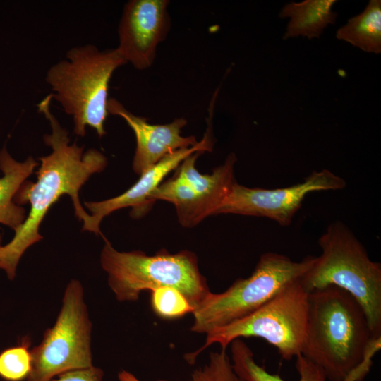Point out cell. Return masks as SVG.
<instances>
[{"label": "cell", "mask_w": 381, "mask_h": 381, "mask_svg": "<svg viewBox=\"0 0 381 381\" xmlns=\"http://www.w3.org/2000/svg\"><path fill=\"white\" fill-rule=\"evenodd\" d=\"M52 97L49 94L37 105L51 126V133L44 135L52 152L41 157L36 182L25 181L14 201L18 205L30 204V211L23 224L15 231L13 239L1 246L0 269L9 279L16 276V267L25 251L43 238L39 232L40 226L53 204L63 195L71 197L75 215L84 222L89 214L83 209L79 199V190L94 174L102 171L107 159L96 149L84 152L83 147L76 143L70 144L68 131L64 128L51 111Z\"/></svg>", "instance_id": "obj_1"}, {"label": "cell", "mask_w": 381, "mask_h": 381, "mask_svg": "<svg viewBox=\"0 0 381 381\" xmlns=\"http://www.w3.org/2000/svg\"><path fill=\"white\" fill-rule=\"evenodd\" d=\"M365 312L346 291L327 286L308 295L306 334L301 354L329 381H341L380 348Z\"/></svg>", "instance_id": "obj_2"}, {"label": "cell", "mask_w": 381, "mask_h": 381, "mask_svg": "<svg viewBox=\"0 0 381 381\" xmlns=\"http://www.w3.org/2000/svg\"><path fill=\"white\" fill-rule=\"evenodd\" d=\"M126 64L116 49L101 51L85 44L71 48L66 59L47 70L52 99L72 116L75 134L84 136L87 126L100 138L106 134L109 84L114 72Z\"/></svg>", "instance_id": "obj_3"}, {"label": "cell", "mask_w": 381, "mask_h": 381, "mask_svg": "<svg viewBox=\"0 0 381 381\" xmlns=\"http://www.w3.org/2000/svg\"><path fill=\"white\" fill-rule=\"evenodd\" d=\"M322 250L301 283L307 292L327 286L350 294L363 309L374 339H381V265L341 222L330 224L318 240Z\"/></svg>", "instance_id": "obj_4"}, {"label": "cell", "mask_w": 381, "mask_h": 381, "mask_svg": "<svg viewBox=\"0 0 381 381\" xmlns=\"http://www.w3.org/2000/svg\"><path fill=\"white\" fill-rule=\"evenodd\" d=\"M100 263L119 301H135L145 290L169 286L180 291L195 308L210 292L196 255L188 250L171 253L162 249L153 255L120 252L105 239Z\"/></svg>", "instance_id": "obj_5"}, {"label": "cell", "mask_w": 381, "mask_h": 381, "mask_svg": "<svg viewBox=\"0 0 381 381\" xmlns=\"http://www.w3.org/2000/svg\"><path fill=\"white\" fill-rule=\"evenodd\" d=\"M315 259L307 256L296 262L278 253L262 254L248 278L236 280L223 292L210 291L194 308L190 330L206 334L250 314L286 286L301 279Z\"/></svg>", "instance_id": "obj_6"}, {"label": "cell", "mask_w": 381, "mask_h": 381, "mask_svg": "<svg viewBox=\"0 0 381 381\" xmlns=\"http://www.w3.org/2000/svg\"><path fill=\"white\" fill-rule=\"evenodd\" d=\"M308 295L301 279L291 282L250 314L206 334L203 346L187 354L186 360L193 363L212 344L226 350L236 339L254 337L265 339L283 359L291 361L301 354L305 341Z\"/></svg>", "instance_id": "obj_7"}, {"label": "cell", "mask_w": 381, "mask_h": 381, "mask_svg": "<svg viewBox=\"0 0 381 381\" xmlns=\"http://www.w3.org/2000/svg\"><path fill=\"white\" fill-rule=\"evenodd\" d=\"M92 322L78 280L65 289L62 306L53 327L31 349L32 365L28 381H51L64 373L92 365Z\"/></svg>", "instance_id": "obj_8"}, {"label": "cell", "mask_w": 381, "mask_h": 381, "mask_svg": "<svg viewBox=\"0 0 381 381\" xmlns=\"http://www.w3.org/2000/svg\"><path fill=\"white\" fill-rule=\"evenodd\" d=\"M203 152H196L175 169L174 174L163 181L150 196L156 200L172 203L178 219L184 227H193L216 212L229 194L236 181L234 164L236 156L231 153L224 163L211 174H201L195 167L198 157Z\"/></svg>", "instance_id": "obj_9"}, {"label": "cell", "mask_w": 381, "mask_h": 381, "mask_svg": "<svg viewBox=\"0 0 381 381\" xmlns=\"http://www.w3.org/2000/svg\"><path fill=\"white\" fill-rule=\"evenodd\" d=\"M345 186L344 179L326 169L312 172L301 183L279 188H249L235 181L216 214L262 217L282 226H289L306 195L341 190Z\"/></svg>", "instance_id": "obj_10"}, {"label": "cell", "mask_w": 381, "mask_h": 381, "mask_svg": "<svg viewBox=\"0 0 381 381\" xmlns=\"http://www.w3.org/2000/svg\"><path fill=\"white\" fill-rule=\"evenodd\" d=\"M168 5L167 0H131L123 7L116 49L136 69L152 65L157 48L169 32Z\"/></svg>", "instance_id": "obj_11"}, {"label": "cell", "mask_w": 381, "mask_h": 381, "mask_svg": "<svg viewBox=\"0 0 381 381\" xmlns=\"http://www.w3.org/2000/svg\"><path fill=\"white\" fill-rule=\"evenodd\" d=\"M212 144L209 131L195 146L179 150L164 157L140 174L138 181L121 195L102 201L85 202L84 205L90 214L83 222V231L101 234L99 224L103 218L125 207L132 208L133 217H140L152 206L150 196L167 174L174 171L190 155L199 151L212 150Z\"/></svg>", "instance_id": "obj_12"}, {"label": "cell", "mask_w": 381, "mask_h": 381, "mask_svg": "<svg viewBox=\"0 0 381 381\" xmlns=\"http://www.w3.org/2000/svg\"><path fill=\"white\" fill-rule=\"evenodd\" d=\"M107 111L123 119L135 134L136 148L133 169L138 175L167 155L179 150L193 147L199 142L194 136L181 135V130L187 123L183 118L175 119L167 124H152L145 118L129 111L114 98L109 99Z\"/></svg>", "instance_id": "obj_13"}, {"label": "cell", "mask_w": 381, "mask_h": 381, "mask_svg": "<svg viewBox=\"0 0 381 381\" xmlns=\"http://www.w3.org/2000/svg\"><path fill=\"white\" fill-rule=\"evenodd\" d=\"M39 162L30 156L24 162H18L8 152L6 147L0 150V224L16 231L25 222L26 212L16 204L14 198L22 184L32 174ZM0 234V243L1 242Z\"/></svg>", "instance_id": "obj_14"}, {"label": "cell", "mask_w": 381, "mask_h": 381, "mask_svg": "<svg viewBox=\"0 0 381 381\" xmlns=\"http://www.w3.org/2000/svg\"><path fill=\"white\" fill-rule=\"evenodd\" d=\"M335 0H306L286 4L280 18H290L284 39L307 37H320L324 29L336 22L337 13L332 11Z\"/></svg>", "instance_id": "obj_15"}, {"label": "cell", "mask_w": 381, "mask_h": 381, "mask_svg": "<svg viewBox=\"0 0 381 381\" xmlns=\"http://www.w3.org/2000/svg\"><path fill=\"white\" fill-rule=\"evenodd\" d=\"M230 345L233 368L244 381H284L258 365L252 350L241 339L234 340ZM296 368L298 381H327L322 369L302 354L296 357Z\"/></svg>", "instance_id": "obj_16"}, {"label": "cell", "mask_w": 381, "mask_h": 381, "mask_svg": "<svg viewBox=\"0 0 381 381\" xmlns=\"http://www.w3.org/2000/svg\"><path fill=\"white\" fill-rule=\"evenodd\" d=\"M336 37L364 52L380 54L381 1L370 0L362 13L337 30Z\"/></svg>", "instance_id": "obj_17"}, {"label": "cell", "mask_w": 381, "mask_h": 381, "mask_svg": "<svg viewBox=\"0 0 381 381\" xmlns=\"http://www.w3.org/2000/svg\"><path fill=\"white\" fill-rule=\"evenodd\" d=\"M150 291L151 308L162 319H179L194 310L187 298L175 288L162 286Z\"/></svg>", "instance_id": "obj_18"}, {"label": "cell", "mask_w": 381, "mask_h": 381, "mask_svg": "<svg viewBox=\"0 0 381 381\" xmlns=\"http://www.w3.org/2000/svg\"><path fill=\"white\" fill-rule=\"evenodd\" d=\"M30 338L0 353V377L6 381H23L30 375L32 365Z\"/></svg>", "instance_id": "obj_19"}, {"label": "cell", "mask_w": 381, "mask_h": 381, "mask_svg": "<svg viewBox=\"0 0 381 381\" xmlns=\"http://www.w3.org/2000/svg\"><path fill=\"white\" fill-rule=\"evenodd\" d=\"M190 381H244L234 371L226 350L211 352L209 361L195 370Z\"/></svg>", "instance_id": "obj_20"}, {"label": "cell", "mask_w": 381, "mask_h": 381, "mask_svg": "<svg viewBox=\"0 0 381 381\" xmlns=\"http://www.w3.org/2000/svg\"><path fill=\"white\" fill-rule=\"evenodd\" d=\"M118 379L119 381H140L132 373L122 370L118 373ZM157 381H167L165 380H159Z\"/></svg>", "instance_id": "obj_21"}, {"label": "cell", "mask_w": 381, "mask_h": 381, "mask_svg": "<svg viewBox=\"0 0 381 381\" xmlns=\"http://www.w3.org/2000/svg\"><path fill=\"white\" fill-rule=\"evenodd\" d=\"M0 249H1V246H0Z\"/></svg>", "instance_id": "obj_22"}]
</instances>
